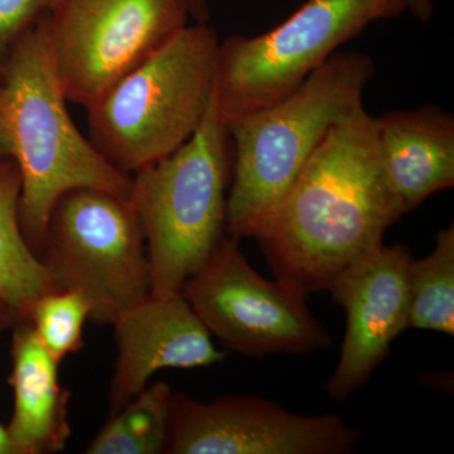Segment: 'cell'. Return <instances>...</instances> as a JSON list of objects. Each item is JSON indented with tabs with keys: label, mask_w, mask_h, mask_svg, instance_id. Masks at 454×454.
<instances>
[{
	"label": "cell",
	"mask_w": 454,
	"mask_h": 454,
	"mask_svg": "<svg viewBox=\"0 0 454 454\" xmlns=\"http://www.w3.org/2000/svg\"><path fill=\"white\" fill-rule=\"evenodd\" d=\"M406 245H376L333 278L327 291L346 312V333L336 370L325 384L331 399L345 403L372 378L391 343L409 324Z\"/></svg>",
	"instance_id": "cell-11"
},
{
	"label": "cell",
	"mask_w": 454,
	"mask_h": 454,
	"mask_svg": "<svg viewBox=\"0 0 454 454\" xmlns=\"http://www.w3.org/2000/svg\"><path fill=\"white\" fill-rule=\"evenodd\" d=\"M219 44L208 23H188L107 90L86 109L98 153L131 176L184 145L210 106Z\"/></svg>",
	"instance_id": "cell-5"
},
{
	"label": "cell",
	"mask_w": 454,
	"mask_h": 454,
	"mask_svg": "<svg viewBox=\"0 0 454 454\" xmlns=\"http://www.w3.org/2000/svg\"><path fill=\"white\" fill-rule=\"evenodd\" d=\"M400 0H306L262 35L220 42L214 98L223 122L286 98L367 27L400 16Z\"/></svg>",
	"instance_id": "cell-6"
},
{
	"label": "cell",
	"mask_w": 454,
	"mask_h": 454,
	"mask_svg": "<svg viewBox=\"0 0 454 454\" xmlns=\"http://www.w3.org/2000/svg\"><path fill=\"white\" fill-rule=\"evenodd\" d=\"M43 16L14 42L0 65V119L22 184L20 227L35 255L51 211L66 192L98 188L130 199L133 187L131 176L107 162L74 124Z\"/></svg>",
	"instance_id": "cell-2"
},
{
	"label": "cell",
	"mask_w": 454,
	"mask_h": 454,
	"mask_svg": "<svg viewBox=\"0 0 454 454\" xmlns=\"http://www.w3.org/2000/svg\"><path fill=\"white\" fill-rule=\"evenodd\" d=\"M231 138L214 95L184 145L131 175L130 200L145 232L152 293L177 294L227 235Z\"/></svg>",
	"instance_id": "cell-4"
},
{
	"label": "cell",
	"mask_w": 454,
	"mask_h": 454,
	"mask_svg": "<svg viewBox=\"0 0 454 454\" xmlns=\"http://www.w3.org/2000/svg\"><path fill=\"white\" fill-rule=\"evenodd\" d=\"M405 12L413 14L420 22L427 23L433 16V4L430 0H400Z\"/></svg>",
	"instance_id": "cell-20"
},
{
	"label": "cell",
	"mask_w": 454,
	"mask_h": 454,
	"mask_svg": "<svg viewBox=\"0 0 454 454\" xmlns=\"http://www.w3.org/2000/svg\"><path fill=\"white\" fill-rule=\"evenodd\" d=\"M37 256L57 288L82 293L98 325H113L152 293L138 212L109 191L82 187L59 197Z\"/></svg>",
	"instance_id": "cell-7"
},
{
	"label": "cell",
	"mask_w": 454,
	"mask_h": 454,
	"mask_svg": "<svg viewBox=\"0 0 454 454\" xmlns=\"http://www.w3.org/2000/svg\"><path fill=\"white\" fill-rule=\"evenodd\" d=\"M89 318L90 306L82 293L59 289L35 301L29 321L42 345L59 364L83 348V325Z\"/></svg>",
	"instance_id": "cell-18"
},
{
	"label": "cell",
	"mask_w": 454,
	"mask_h": 454,
	"mask_svg": "<svg viewBox=\"0 0 454 454\" xmlns=\"http://www.w3.org/2000/svg\"><path fill=\"white\" fill-rule=\"evenodd\" d=\"M55 0H0V65L14 42L53 4Z\"/></svg>",
	"instance_id": "cell-19"
},
{
	"label": "cell",
	"mask_w": 454,
	"mask_h": 454,
	"mask_svg": "<svg viewBox=\"0 0 454 454\" xmlns=\"http://www.w3.org/2000/svg\"><path fill=\"white\" fill-rule=\"evenodd\" d=\"M382 173L404 214L454 186V116L437 106L375 118Z\"/></svg>",
	"instance_id": "cell-13"
},
{
	"label": "cell",
	"mask_w": 454,
	"mask_h": 454,
	"mask_svg": "<svg viewBox=\"0 0 454 454\" xmlns=\"http://www.w3.org/2000/svg\"><path fill=\"white\" fill-rule=\"evenodd\" d=\"M361 430L336 414L298 415L262 397L210 403L173 394L169 454H348Z\"/></svg>",
	"instance_id": "cell-10"
},
{
	"label": "cell",
	"mask_w": 454,
	"mask_h": 454,
	"mask_svg": "<svg viewBox=\"0 0 454 454\" xmlns=\"http://www.w3.org/2000/svg\"><path fill=\"white\" fill-rule=\"evenodd\" d=\"M373 74L366 53L336 52L286 98L225 122L234 155L227 235L254 239L325 136L363 106Z\"/></svg>",
	"instance_id": "cell-3"
},
{
	"label": "cell",
	"mask_w": 454,
	"mask_h": 454,
	"mask_svg": "<svg viewBox=\"0 0 454 454\" xmlns=\"http://www.w3.org/2000/svg\"><path fill=\"white\" fill-rule=\"evenodd\" d=\"M409 324L454 336V226L441 230L435 247L408 267Z\"/></svg>",
	"instance_id": "cell-17"
},
{
	"label": "cell",
	"mask_w": 454,
	"mask_h": 454,
	"mask_svg": "<svg viewBox=\"0 0 454 454\" xmlns=\"http://www.w3.org/2000/svg\"><path fill=\"white\" fill-rule=\"evenodd\" d=\"M181 293L208 333L244 356L310 354L333 345L306 295L260 276L232 236L223 238Z\"/></svg>",
	"instance_id": "cell-9"
},
{
	"label": "cell",
	"mask_w": 454,
	"mask_h": 454,
	"mask_svg": "<svg viewBox=\"0 0 454 454\" xmlns=\"http://www.w3.org/2000/svg\"><path fill=\"white\" fill-rule=\"evenodd\" d=\"M212 0H187L190 17L193 22L208 23L211 16Z\"/></svg>",
	"instance_id": "cell-21"
},
{
	"label": "cell",
	"mask_w": 454,
	"mask_h": 454,
	"mask_svg": "<svg viewBox=\"0 0 454 454\" xmlns=\"http://www.w3.org/2000/svg\"><path fill=\"white\" fill-rule=\"evenodd\" d=\"M403 215L363 104L325 136L254 239L276 280L309 297L382 243Z\"/></svg>",
	"instance_id": "cell-1"
},
{
	"label": "cell",
	"mask_w": 454,
	"mask_h": 454,
	"mask_svg": "<svg viewBox=\"0 0 454 454\" xmlns=\"http://www.w3.org/2000/svg\"><path fill=\"white\" fill-rule=\"evenodd\" d=\"M175 391L166 382L146 385L110 420L85 448L86 454L166 453L170 408Z\"/></svg>",
	"instance_id": "cell-16"
},
{
	"label": "cell",
	"mask_w": 454,
	"mask_h": 454,
	"mask_svg": "<svg viewBox=\"0 0 454 454\" xmlns=\"http://www.w3.org/2000/svg\"><path fill=\"white\" fill-rule=\"evenodd\" d=\"M9 157V145L7 134H5L4 127H3L2 119H0V160Z\"/></svg>",
	"instance_id": "cell-24"
},
{
	"label": "cell",
	"mask_w": 454,
	"mask_h": 454,
	"mask_svg": "<svg viewBox=\"0 0 454 454\" xmlns=\"http://www.w3.org/2000/svg\"><path fill=\"white\" fill-rule=\"evenodd\" d=\"M43 20L66 98L89 109L191 17L187 0H55Z\"/></svg>",
	"instance_id": "cell-8"
},
{
	"label": "cell",
	"mask_w": 454,
	"mask_h": 454,
	"mask_svg": "<svg viewBox=\"0 0 454 454\" xmlns=\"http://www.w3.org/2000/svg\"><path fill=\"white\" fill-rule=\"evenodd\" d=\"M12 337L14 408L7 429L16 454L62 452L71 437L70 393L59 381V363L42 345L28 319H18Z\"/></svg>",
	"instance_id": "cell-14"
},
{
	"label": "cell",
	"mask_w": 454,
	"mask_h": 454,
	"mask_svg": "<svg viewBox=\"0 0 454 454\" xmlns=\"http://www.w3.org/2000/svg\"><path fill=\"white\" fill-rule=\"evenodd\" d=\"M113 325L118 357L109 390L112 414L145 390L160 370L211 366L226 357L182 293H151Z\"/></svg>",
	"instance_id": "cell-12"
},
{
	"label": "cell",
	"mask_w": 454,
	"mask_h": 454,
	"mask_svg": "<svg viewBox=\"0 0 454 454\" xmlns=\"http://www.w3.org/2000/svg\"><path fill=\"white\" fill-rule=\"evenodd\" d=\"M0 454H16L7 427L0 423Z\"/></svg>",
	"instance_id": "cell-23"
},
{
	"label": "cell",
	"mask_w": 454,
	"mask_h": 454,
	"mask_svg": "<svg viewBox=\"0 0 454 454\" xmlns=\"http://www.w3.org/2000/svg\"><path fill=\"white\" fill-rule=\"evenodd\" d=\"M20 187L17 164L12 158L0 160V297L18 319L29 321L35 301L59 288L23 235Z\"/></svg>",
	"instance_id": "cell-15"
},
{
	"label": "cell",
	"mask_w": 454,
	"mask_h": 454,
	"mask_svg": "<svg viewBox=\"0 0 454 454\" xmlns=\"http://www.w3.org/2000/svg\"><path fill=\"white\" fill-rule=\"evenodd\" d=\"M17 321L18 317L14 309L0 297V339L8 330L13 328Z\"/></svg>",
	"instance_id": "cell-22"
}]
</instances>
